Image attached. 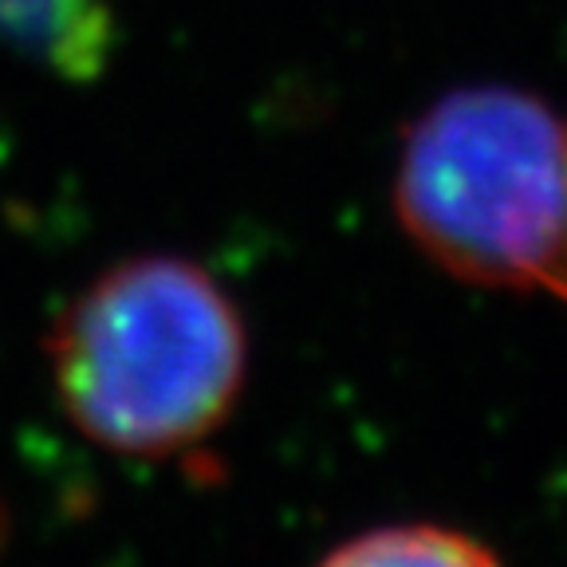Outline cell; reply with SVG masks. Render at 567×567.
<instances>
[{"mask_svg": "<svg viewBox=\"0 0 567 567\" xmlns=\"http://www.w3.org/2000/svg\"><path fill=\"white\" fill-rule=\"evenodd\" d=\"M564 300H567V276H564Z\"/></svg>", "mask_w": 567, "mask_h": 567, "instance_id": "obj_5", "label": "cell"}, {"mask_svg": "<svg viewBox=\"0 0 567 567\" xmlns=\"http://www.w3.org/2000/svg\"><path fill=\"white\" fill-rule=\"evenodd\" d=\"M48 367L83 437L126 457H174L233 414L248 336L202 265L146 252L71 296L48 336Z\"/></svg>", "mask_w": 567, "mask_h": 567, "instance_id": "obj_1", "label": "cell"}, {"mask_svg": "<svg viewBox=\"0 0 567 567\" xmlns=\"http://www.w3.org/2000/svg\"><path fill=\"white\" fill-rule=\"evenodd\" d=\"M319 567H501L477 540L434 524L379 528L339 544Z\"/></svg>", "mask_w": 567, "mask_h": 567, "instance_id": "obj_4", "label": "cell"}, {"mask_svg": "<svg viewBox=\"0 0 567 567\" xmlns=\"http://www.w3.org/2000/svg\"><path fill=\"white\" fill-rule=\"evenodd\" d=\"M394 202L461 280L564 296L567 126L540 99L477 87L434 103L406 138Z\"/></svg>", "mask_w": 567, "mask_h": 567, "instance_id": "obj_2", "label": "cell"}, {"mask_svg": "<svg viewBox=\"0 0 567 567\" xmlns=\"http://www.w3.org/2000/svg\"><path fill=\"white\" fill-rule=\"evenodd\" d=\"M0 40L63 80H95L115 48L111 0H0Z\"/></svg>", "mask_w": 567, "mask_h": 567, "instance_id": "obj_3", "label": "cell"}]
</instances>
